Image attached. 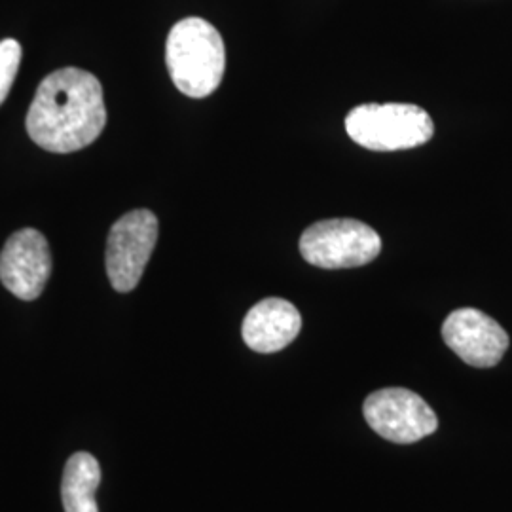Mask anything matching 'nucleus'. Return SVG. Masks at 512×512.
Masks as SVG:
<instances>
[{"instance_id":"nucleus-10","label":"nucleus","mask_w":512,"mask_h":512,"mask_svg":"<svg viewBox=\"0 0 512 512\" xmlns=\"http://www.w3.org/2000/svg\"><path fill=\"white\" fill-rule=\"evenodd\" d=\"M101 482V467L88 452L73 454L63 473V507L65 512H99L95 492Z\"/></svg>"},{"instance_id":"nucleus-3","label":"nucleus","mask_w":512,"mask_h":512,"mask_svg":"<svg viewBox=\"0 0 512 512\" xmlns=\"http://www.w3.org/2000/svg\"><path fill=\"white\" fill-rule=\"evenodd\" d=\"M346 129L361 147L393 152L425 145L435 133V124L427 110L416 105L368 103L349 112Z\"/></svg>"},{"instance_id":"nucleus-9","label":"nucleus","mask_w":512,"mask_h":512,"mask_svg":"<svg viewBox=\"0 0 512 512\" xmlns=\"http://www.w3.org/2000/svg\"><path fill=\"white\" fill-rule=\"evenodd\" d=\"M302 329L300 311L283 298L260 300L245 315L241 334L256 353H275L287 348Z\"/></svg>"},{"instance_id":"nucleus-8","label":"nucleus","mask_w":512,"mask_h":512,"mask_svg":"<svg viewBox=\"0 0 512 512\" xmlns=\"http://www.w3.org/2000/svg\"><path fill=\"white\" fill-rule=\"evenodd\" d=\"M446 346L475 368H492L509 349V334L490 315L475 308L452 311L442 325Z\"/></svg>"},{"instance_id":"nucleus-2","label":"nucleus","mask_w":512,"mask_h":512,"mask_svg":"<svg viewBox=\"0 0 512 512\" xmlns=\"http://www.w3.org/2000/svg\"><path fill=\"white\" fill-rule=\"evenodd\" d=\"M165 61L177 90L188 97L203 99L222 82L226 69L224 40L205 19H181L169 31Z\"/></svg>"},{"instance_id":"nucleus-7","label":"nucleus","mask_w":512,"mask_h":512,"mask_svg":"<svg viewBox=\"0 0 512 512\" xmlns=\"http://www.w3.org/2000/svg\"><path fill=\"white\" fill-rule=\"evenodd\" d=\"M52 274L48 239L35 228L12 234L0 253V281L19 300H37Z\"/></svg>"},{"instance_id":"nucleus-1","label":"nucleus","mask_w":512,"mask_h":512,"mask_svg":"<svg viewBox=\"0 0 512 512\" xmlns=\"http://www.w3.org/2000/svg\"><path fill=\"white\" fill-rule=\"evenodd\" d=\"M107 124L99 80L88 71L65 67L48 74L27 112V131L38 147L69 154L92 145Z\"/></svg>"},{"instance_id":"nucleus-6","label":"nucleus","mask_w":512,"mask_h":512,"mask_svg":"<svg viewBox=\"0 0 512 512\" xmlns=\"http://www.w3.org/2000/svg\"><path fill=\"white\" fill-rule=\"evenodd\" d=\"M363 414L374 433L397 444L418 442L439 427L433 408L418 393L403 387H385L368 395Z\"/></svg>"},{"instance_id":"nucleus-5","label":"nucleus","mask_w":512,"mask_h":512,"mask_svg":"<svg viewBox=\"0 0 512 512\" xmlns=\"http://www.w3.org/2000/svg\"><path fill=\"white\" fill-rule=\"evenodd\" d=\"M158 241V219L148 209L129 211L110 228L107 241V274L118 293L133 291Z\"/></svg>"},{"instance_id":"nucleus-11","label":"nucleus","mask_w":512,"mask_h":512,"mask_svg":"<svg viewBox=\"0 0 512 512\" xmlns=\"http://www.w3.org/2000/svg\"><path fill=\"white\" fill-rule=\"evenodd\" d=\"M19 63H21V46L18 40L6 38L0 42V105L8 97L18 76Z\"/></svg>"},{"instance_id":"nucleus-4","label":"nucleus","mask_w":512,"mask_h":512,"mask_svg":"<svg viewBox=\"0 0 512 512\" xmlns=\"http://www.w3.org/2000/svg\"><path fill=\"white\" fill-rule=\"evenodd\" d=\"M382 253V238L355 219L319 220L300 238V255L323 270L359 268Z\"/></svg>"}]
</instances>
